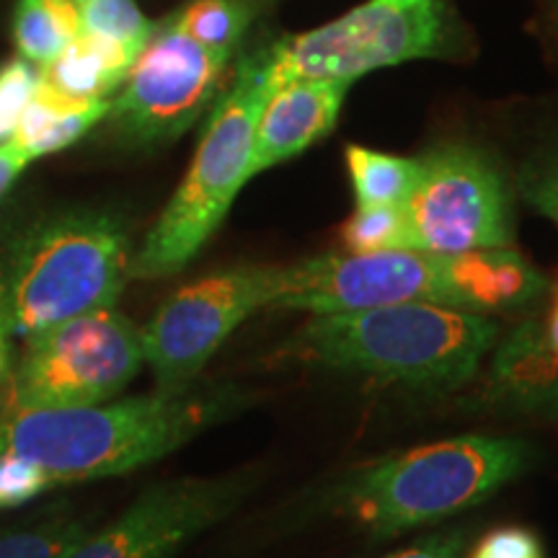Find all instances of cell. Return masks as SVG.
Wrapping results in <instances>:
<instances>
[{"instance_id": "6da1fadb", "label": "cell", "mask_w": 558, "mask_h": 558, "mask_svg": "<svg viewBox=\"0 0 558 558\" xmlns=\"http://www.w3.org/2000/svg\"><path fill=\"white\" fill-rule=\"evenodd\" d=\"M254 393L233 380H197L94 407L0 416V452L21 460L47 492L137 471L246 411Z\"/></svg>"}, {"instance_id": "7a4b0ae2", "label": "cell", "mask_w": 558, "mask_h": 558, "mask_svg": "<svg viewBox=\"0 0 558 558\" xmlns=\"http://www.w3.org/2000/svg\"><path fill=\"white\" fill-rule=\"evenodd\" d=\"M546 290L548 279L509 246L465 254L347 251L282 267V292L271 308L320 316L390 303H432L488 316L522 308Z\"/></svg>"}, {"instance_id": "3957f363", "label": "cell", "mask_w": 558, "mask_h": 558, "mask_svg": "<svg viewBox=\"0 0 558 558\" xmlns=\"http://www.w3.org/2000/svg\"><path fill=\"white\" fill-rule=\"evenodd\" d=\"M499 324L484 313L432 303L320 313L292 333L288 357L414 390H452L497 347Z\"/></svg>"}, {"instance_id": "277c9868", "label": "cell", "mask_w": 558, "mask_h": 558, "mask_svg": "<svg viewBox=\"0 0 558 558\" xmlns=\"http://www.w3.org/2000/svg\"><path fill=\"white\" fill-rule=\"evenodd\" d=\"M130 262V235L114 215L65 209L32 222L0 256L5 329L26 339L83 313L114 308Z\"/></svg>"}, {"instance_id": "5b68a950", "label": "cell", "mask_w": 558, "mask_h": 558, "mask_svg": "<svg viewBox=\"0 0 558 558\" xmlns=\"http://www.w3.org/2000/svg\"><path fill=\"white\" fill-rule=\"evenodd\" d=\"M533 460L514 437L463 435L411 448L341 478L329 505L373 541L448 520L514 481Z\"/></svg>"}, {"instance_id": "8992f818", "label": "cell", "mask_w": 558, "mask_h": 558, "mask_svg": "<svg viewBox=\"0 0 558 558\" xmlns=\"http://www.w3.org/2000/svg\"><path fill=\"white\" fill-rule=\"evenodd\" d=\"M271 88L267 50L248 54L215 101L197 153L145 243L132 254L130 279L177 275L213 239L251 179V150L262 104Z\"/></svg>"}, {"instance_id": "52a82bcc", "label": "cell", "mask_w": 558, "mask_h": 558, "mask_svg": "<svg viewBox=\"0 0 558 558\" xmlns=\"http://www.w3.org/2000/svg\"><path fill=\"white\" fill-rule=\"evenodd\" d=\"M143 362L140 329L117 305L62 320L24 339L0 383V416L114 401Z\"/></svg>"}, {"instance_id": "ba28073f", "label": "cell", "mask_w": 558, "mask_h": 558, "mask_svg": "<svg viewBox=\"0 0 558 558\" xmlns=\"http://www.w3.org/2000/svg\"><path fill=\"white\" fill-rule=\"evenodd\" d=\"M442 39L439 0H365L344 16L267 50L271 86L292 78L354 83L401 62L432 58Z\"/></svg>"}, {"instance_id": "9c48e42d", "label": "cell", "mask_w": 558, "mask_h": 558, "mask_svg": "<svg viewBox=\"0 0 558 558\" xmlns=\"http://www.w3.org/2000/svg\"><path fill=\"white\" fill-rule=\"evenodd\" d=\"M282 292V267H230L179 288L140 329L145 365L156 390H184L228 337L256 311L271 308Z\"/></svg>"}, {"instance_id": "30bf717a", "label": "cell", "mask_w": 558, "mask_h": 558, "mask_svg": "<svg viewBox=\"0 0 558 558\" xmlns=\"http://www.w3.org/2000/svg\"><path fill=\"white\" fill-rule=\"evenodd\" d=\"M401 209V248L465 254L512 246L505 173L471 145H445L418 158V179Z\"/></svg>"}, {"instance_id": "8fae6325", "label": "cell", "mask_w": 558, "mask_h": 558, "mask_svg": "<svg viewBox=\"0 0 558 558\" xmlns=\"http://www.w3.org/2000/svg\"><path fill=\"white\" fill-rule=\"evenodd\" d=\"M230 58L160 21L111 99V130L143 148L181 137L218 96Z\"/></svg>"}, {"instance_id": "7c38bea8", "label": "cell", "mask_w": 558, "mask_h": 558, "mask_svg": "<svg viewBox=\"0 0 558 558\" xmlns=\"http://www.w3.org/2000/svg\"><path fill=\"white\" fill-rule=\"evenodd\" d=\"M259 484V471L173 478L145 488L109 525L94 527L65 558H173L233 514Z\"/></svg>"}, {"instance_id": "4fadbf2b", "label": "cell", "mask_w": 558, "mask_h": 558, "mask_svg": "<svg viewBox=\"0 0 558 558\" xmlns=\"http://www.w3.org/2000/svg\"><path fill=\"white\" fill-rule=\"evenodd\" d=\"M349 86L352 83L326 78H292L271 86L256 120L251 177L300 156L329 135Z\"/></svg>"}, {"instance_id": "5bb4252c", "label": "cell", "mask_w": 558, "mask_h": 558, "mask_svg": "<svg viewBox=\"0 0 558 558\" xmlns=\"http://www.w3.org/2000/svg\"><path fill=\"white\" fill-rule=\"evenodd\" d=\"M488 396L530 414H556L558 349L550 344L546 324L527 318L507 333L494 354Z\"/></svg>"}, {"instance_id": "9a60e30c", "label": "cell", "mask_w": 558, "mask_h": 558, "mask_svg": "<svg viewBox=\"0 0 558 558\" xmlns=\"http://www.w3.org/2000/svg\"><path fill=\"white\" fill-rule=\"evenodd\" d=\"M140 50L120 41L78 32L70 45L41 68L39 83L73 101H109L128 78Z\"/></svg>"}, {"instance_id": "2e32d148", "label": "cell", "mask_w": 558, "mask_h": 558, "mask_svg": "<svg viewBox=\"0 0 558 558\" xmlns=\"http://www.w3.org/2000/svg\"><path fill=\"white\" fill-rule=\"evenodd\" d=\"M109 101H73L52 94L37 81L24 117H21L11 143L26 153V158H41L58 153L101 122L109 114Z\"/></svg>"}, {"instance_id": "e0dca14e", "label": "cell", "mask_w": 558, "mask_h": 558, "mask_svg": "<svg viewBox=\"0 0 558 558\" xmlns=\"http://www.w3.org/2000/svg\"><path fill=\"white\" fill-rule=\"evenodd\" d=\"M94 533V522L70 505L39 509L0 525V558H65Z\"/></svg>"}, {"instance_id": "ac0fdd59", "label": "cell", "mask_w": 558, "mask_h": 558, "mask_svg": "<svg viewBox=\"0 0 558 558\" xmlns=\"http://www.w3.org/2000/svg\"><path fill=\"white\" fill-rule=\"evenodd\" d=\"M81 13L75 0H19L13 13V39L21 58L47 68L78 37Z\"/></svg>"}, {"instance_id": "d6986e66", "label": "cell", "mask_w": 558, "mask_h": 558, "mask_svg": "<svg viewBox=\"0 0 558 558\" xmlns=\"http://www.w3.org/2000/svg\"><path fill=\"white\" fill-rule=\"evenodd\" d=\"M347 171L357 207H403L418 179V158L349 145Z\"/></svg>"}, {"instance_id": "ffe728a7", "label": "cell", "mask_w": 558, "mask_h": 558, "mask_svg": "<svg viewBox=\"0 0 558 558\" xmlns=\"http://www.w3.org/2000/svg\"><path fill=\"white\" fill-rule=\"evenodd\" d=\"M169 19L199 45L233 54L254 19V5L251 0H192Z\"/></svg>"}, {"instance_id": "44dd1931", "label": "cell", "mask_w": 558, "mask_h": 558, "mask_svg": "<svg viewBox=\"0 0 558 558\" xmlns=\"http://www.w3.org/2000/svg\"><path fill=\"white\" fill-rule=\"evenodd\" d=\"M78 13L81 32L114 39L132 50H143L156 29V24L137 9L135 0H83Z\"/></svg>"}, {"instance_id": "7402d4cb", "label": "cell", "mask_w": 558, "mask_h": 558, "mask_svg": "<svg viewBox=\"0 0 558 558\" xmlns=\"http://www.w3.org/2000/svg\"><path fill=\"white\" fill-rule=\"evenodd\" d=\"M341 241L347 251L369 254V251L401 248L403 243V209L401 207H357L344 226Z\"/></svg>"}, {"instance_id": "603a6c76", "label": "cell", "mask_w": 558, "mask_h": 558, "mask_svg": "<svg viewBox=\"0 0 558 558\" xmlns=\"http://www.w3.org/2000/svg\"><path fill=\"white\" fill-rule=\"evenodd\" d=\"M37 73L32 62L16 58L0 68V145L9 143L16 132L26 104H29L34 88H37Z\"/></svg>"}, {"instance_id": "cb8c5ba5", "label": "cell", "mask_w": 558, "mask_h": 558, "mask_svg": "<svg viewBox=\"0 0 558 558\" xmlns=\"http://www.w3.org/2000/svg\"><path fill=\"white\" fill-rule=\"evenodd\" d=\"M520 192L530 207L558 226V145L530 160L520 177Z\"/></svg>"}, {"instance_id": "d4e9b609", "label": "cell", "mask_w": 558, "mask_h": 558, "mask_svg": "<svg viewBox=\"0 0 558 558\" xmlns=\"http://www.w3.org/2000/svg\"><path fill=\"white\" fill-rule=\"evenodd\" d=\"M469 558H546V548L533 530L505 525L486 533Z\"/></svg>"}, {"instance_id": "484cf974", "label": "cell", "mask_w": 558, "mask_h": 558, "mask_svg": "<svg viewBox=\"0 0 558 558\" xmlns=\"http://www.w3.org/2000/svg\"><path fill=\"white\" fill-rule=\"evenodd\" d=\"M465 543H469V530L452 527L442 530V533H432L427 538L414 543V546L388 558H460V554L465 550Z\"/></svg>"}, {"instance_id": "4316f807", "label": "cell", "mask_w": 558, "mask_h": 558, "mask_svg": "<svg viewBox=\"0 0 558 558\" xmlns=\"http://www.w3.org/2000/svg\"><path fill=\"white\" fill-rule=\"evenodd\" d=\"M29 163L32 160L26 158V153L21 150L19 145H13L11 140L0 145V199H3V194L11 190L13 181L24 173V169Z\"/></svg>"}, {"instance_id": "83f0119b", "label": "cell", "mask_w": 558, "mask_h": 558, "mask_svg": "<svg viewBox=\"0 0 558 558\" xmlns=\"http://www.w3.org/2000/svg\"><path fill=\"white\" fill-rule=\"evenodd\" d=\"M546 331H548V339L550 344L558 349V295H556V303H554V311H550V318L546 324Z\"/></svg>"}, {"instance_id": "f1b7e54d", "label": "cell", "mask_w": 558, "mask_h": 558, "mask_svg": "<svg viewBox=\"0 0 558 558\" xmlns=\"http://www.w3.org/2000/svg\"><path fill=\"white\" fill-rule=\"evenodd\" d=\"M11 360H13V349H11V344H0V383H3L5 373H9Z\"/></svg>"}, {"instance_id": "f546056e", "label": "cell", "mask_w": 558, "mask_h": 558, "mask_svg": "<svg viewBox=\"0 0 558 558\" xmlns=\"http://www.w3.org/2000/svg\"><path fill=\"white\" fill-rule=\"evenodd\" d=\"M0 344H11V333L5 329V320L0 316Z\"/></svg>"}, {"instance_id": "4dcf8cb0", "label": "cell", "mask_w": 558, "mask_h": 558, "mask_svg": "<svg viewBox=\"0 0 558 558\" xmlns=\"http://www.w3.org/2000/svg\"><path fill=\"white\" fill-rule=\"evenodd\" d=\"M554 3H556V16H558V0H554Z\"/></svg>"}, {"instance_id": "1f68e13d", "label": "cell", "mask_w": 558, "mask_h": 558, "mask_svg": "<svg viewBox=\"0 0 558 558\" xmlns=\"http://www.w3.org/2000/svg\"><path fill=\"white\" fill-rule=\"evenodd\" d=\"M75 3H78V5H81V3H83V0H75Z\"/></svg>"}]
</instances>
